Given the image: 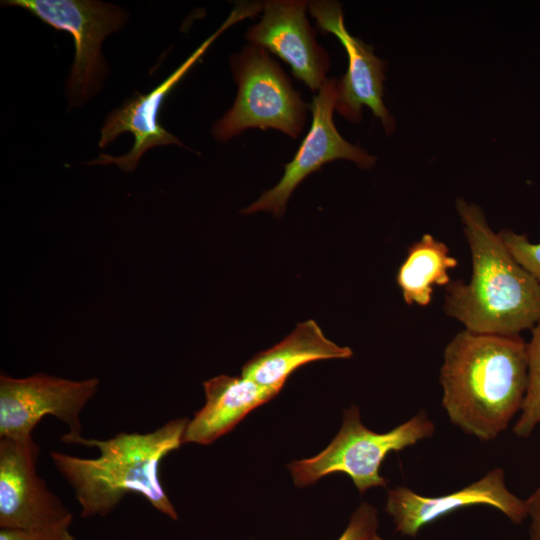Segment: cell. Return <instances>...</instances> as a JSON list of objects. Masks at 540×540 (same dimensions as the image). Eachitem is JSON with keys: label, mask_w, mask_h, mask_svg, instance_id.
<instances>
[{"label": "cell", "mask_w": 540, "mask_h": 540, "mask_svg": "<svg viewBox=\"0 0 540 540\" xmlns=\"http://www.w3.org/2000/svg\"><path fill=\"white\" fill-rule=\"evenodd\" d=\"M442 405L451 423L481 441L505 431L527 389V343L520 335L463 330L444 351Z\"/></svg>", "instance_id": "6da1fadb"}, {"label": "cell", "mask_w": 540, "mask_h": 540, "mask_svg": "<svg viewBox=\"0 0 540 540\" xmlns=\"http://www.w3.org/2000/svg\"><path fill=\"white\" fill-rule=\"evenodd\" d=\"M187 418L171 420L147 433L120 432L109 439L83 436L74 444L95 447L96 458L53 451L51 461L71 486L82 518L107 516L129 493L142 496L157 511L177 520V512L160 482L161 461L183 445Z\"/></svg>", "instance_id": "7a4b0ae2"}, {"label": "cell", "mask_w": 540, "mask_h": 540, "mask_svg": "<svg viewBox=\"0 0 540 540\" xmlns=\"http://www.w3.org/2000/svg\"><path fill=\"white\" fill-rule=\"evenodd\" d=\"M456 207L472 276L447 285L446 313L476 333L519 335L533 328L540 321V282L513 258L477 205L458 199Z\"/></svg>", "instance_id": "3957f363"}, {"label": "cell", "mask_w": 540, "mask_h": 540, "mask_svg": "<svg viewBox=\"0 0 540 540\" xmlns=\"http://www.w3.org/2000/svg\"><path fill=\"white\" fill-rule=\"evenodd\" d=\"M435 425L421 410L386 433L363 425L355 405L343 411L342 426L331 443L319 454L287 465L297 487L314 484L333 473L348 475L360 494L373 487H387L380 466L390 452H398L434 434Z\"/></svg>", "instance_id": "277c9868"}, {"label": "cell", "mask_w": 540, "mask_h": 540, "mask_svg": "<svg viewBox=\"0 0 540 540\" xmlns=\"http://www.w3.org/2000/svg\"><path fill=\"white\" fill-rule=\"evenodd\" d=\"M230 65L238 92L231 109L214 123V138L225 142L249 128H272L297 138L308 105L268 51L249 44L231 56Z\"/></svg>", "instance_id": "5b68a950"}, {"label": "cell", "mask_w": 540, "mask_h": 540, "mask_svg": "<svg viewBox=\"0 0 540 540\" xmlns=\"http://www.w3.org/2000/svg\"><path fill=\"white\" fill-rule=\"evenodd\" d=\"M2 4L23 8L74 38L75 58L67 80L70 107L82 105L99 92L108 72L102 42L126 23V11L96 0H6Z\"/></svg>", "instance_id": "8992f818"}, {"label": "cell", "mask_w": 540, "mask_h": 540, "mask_svg": "<svg viewBox=\"0 0 540 540\" xmlns=\"http://www.w3.org/2000/svg\"><path fill=\"white\" fill-rule=\"evenodd\" d=\"M98 386L97 378L76 381L45 373L13 378L2 373L0 438L29 441L41 419L53 416L69 430L61 441L74 444L82 437L80 414Z\"/></svg>", "instance_id": "52a82bcc"}, {"label": "cell", "mask_w": 540, "mask_h": 540, "mask_svg": "<svg viewBox=\"0 0 540 540\" xmlns=\"http://www.w3.org/2000/svg\"><path fill=\"white\" fill-rule=\"evenodd\" d=\"M261 10L262 4L260 2H239L223 24L167 79L147 94H136V97L127 100L122 106L113 110L101 128L99 147L105 148L120 134L127 132L134 136V144L125 155L115 157L100 154L89 163L92 165L115 164L122 170L130 172L136 168L143 154L153 147L171 144L183 146L181 141L165 130L158 121L164 100L220 34L235 23L256 16Z\"/></svg>", "instance_id": "ba28073f"}, {"label": "cell", "mask_w": 540, "mask_h": 540, "mask_svg": "<svg viewBox=\"0 0 540 540\" xmlns=\"http://www.w3.org/2000/svg\"><path fill=\"white\" fill-rule=\"evenodd\" d=\"M337 82L335 78L328 79L314 95L309 105L312 112L310 131L293 159L284 166L280 181L245 208L244 214L265 211L272 213L275 217H281L296 187L307 176L333 160H351L363 169L374 166L375 157L346 141L336 129L333 111L337 101Z\"/></svg>", "instance_id": "9c48e42d"}, {"label": "cell", "mask_w": 540, "mask_h": 540, "mask_svg": "<svg viewBox=\"0 0 540 540\" xmlns=\"http://www.w3.org/2000/svg\"><path fill=\"white\" fill-rule=\"evenodd\" d=\"M39 446L0 438V529L39 530L72 523V513L38 475Z\"/></svg>", "instance_id": "30bf717a"}, {"label": "cell", "mask_w": 540, "mask_h": 540, "mask_svg": "<svg viewBox=\"0 0 540 540\" xmlns=\"http://www.w3.org/2000/svg\"><path fill=\"white\" fill-rule=\"evenodd\" d=\"M308 9L319 30L335 35L348 57V69L337 82L335 110L353 123H359L362 107L367 106L378 117L387 134L393 132L395 122L383 102V61L370 45L352 36L345 28L341 5L336 1L308 2Z\"/></svg>", "instance_id": "8fae6325"}, {"label": "cell", "mask_w": 540, "mask_h": 540, "mask_svg": "<svg viewBox=\"0 0 540 540\" xmlns=\"http://www.w3.org/2000/svg\"><path fill=\"white\" fill-rule=\"evenodd\" d=\"M476 505L496 508L515 524H521L527 518L525 500L507 488L502 468H495L481 479L437 497L420 495L407 487L396 486L388 490L385 511L392 517L397 532L415 537L427 524Z\"/></svg>", "instance_id": "7c38bea8"}, {"label": "cell", "mask_w": 540, "mask_h": 540, "mask_svg": "<svg viewBox=\"0 0 540 540\" xmlns=\"http://www.w3.org/2000/svg\"><path fill=\"white\" fill-rule=\"evenodd\" d=\"M307 8L303 0L263 2L261 20L247 30L245 39L277 55L295 78L318 92L328 80L330 61L306 18Z\"/></svg>", "instance_id": "4fadbf2b"}, {"label": "cell", "mask_w": 540, "mask_h": 540, "mask_svg": "<svg viewBox=\"0 0 540 540\" xmlns=\"http://www.w3.org/2000/svg\"><path fill=\"white\" fill-rule=\"evenodd\" d=\"M204 406L188 421L183 444L209 445L281 390L241 376L219 375L203 383Z\"/></svg>", "instance_id": "5bb4252c"}, {"label": "cell", "mask_w": 540, "mask_h": 540, "mask_svg": "<svg viewBox=\"0 0 540 540\" xmlns=\"http://www.w3.org/2000/svg\"><path fill=\"white\" fill-rule=\"evenodd\" d=\"M353 352L328 339L312 319L298 323L281 342L247 361L241 375L259 385L282 389L288 377L310 362L348 359Z\"/></svg>", "instance_id": "9a60e30c"}, {"label": "cell", "mask_w": 540, "mask_h": 540, "mask_svg": "<svg viewBox=\"0 0 540 540\" xmlns=\"http://www.w3.org/2000/svg\"><path fill=\"white\" fill-rule=\"evenodd\" d=\"M449 248L430 234L412 244L398 269L396 281L404 301L426 306L432 299L434 286L450 284L449 271L457 266Z\"/></svg>", "instance_id": "2e32d148"}, {"label": "cell", "mask_w": 540, "mask_h": 540, "mask_svg": "<svg viewBox=\"0 0 540 540\" xmlns=\"http://www.w3.org/2000/svg\"><path fill=\"white\" fill-rule=\"evenodd\" d=\"M528 380L523 405L513 433L528 438L540 424V321L527 343Z\"/></svg>", "instance_id": "e0dca14e"}, {"label": "cell", "mask_w": 540, "mask_h": 540, "mask_svg": "<svg viewBox=\"0 0 540 540\" xmlns=\"http://www.w3.org/2000/svg\"><path fill=\"white\" fill-rule=\"evenodd\" d=\"M498 234L513 258L540 282V243L507 229Z\"/></svg>", "instance_id": "ac0fdd59"}, {"label": "cell", "mask_w": 540, "mask_h": 540, "mask_svg": "<svg viewBox=\"0 0 540 540\" xmlns=\"http://www.w3.org/2000/svg\"><path fill=\"white\" fill-rule=\"evenodd\" d=\"M377 509L362 502L352 513L349 523L337 540H388L378 533Z\"/></svg>", "instance_id": "d6986e66"}, {"label": "cell", "mask_w": 540, "mask_h": 540, "mask_svg": "<svg viewBox=\"0 0 540 540\" xmlns=\"http://www.w3.org/2000/svg\"><path fill=\"white\" fill-rule=\"evenodd\" d=\"M71 523L39 530L0 529V540H76Z\"/></svg>", "instance_id": "ffe728a7"}, {"label": "cell", "mask_w": 540, "mask_h": 540, "mask_svg": "<svg viewBox=\"0 0 540 540\" xmlns=\"http://www.w3.org/2000/svg\"><path fill=\"white\" fill-rule=\"evenodd\" d=\"M527 517L530 519V540H540V484L525 500Z\"/></svg>", "instance_id": "44dd1931"}]
</instances>
